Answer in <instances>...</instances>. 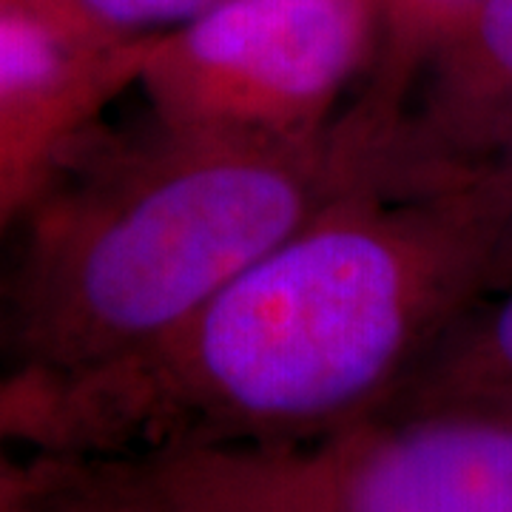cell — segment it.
<instances>
[{
  "instance_id": "1",
  "label": "cell",
  "mask_w": 512,
  "mask_h": 512,
  "mask_svg": "<svg viewBox=\"0 0 512 512\" xmlns=\"http://www.w3.org/2000/svg\"><path fill=\"white\" fill-rule=\"evenodd\" d=\"M490 254L470 180L356 185L154 348L55 399V453L305 439L384 413L487 293Z\"/></svg>"
},
{
  "instance_id": "2",
  "label": "cell",
  "mask_w": 512,
  "mask_h": 512,
  "mask_svg": "<svg viewBox=\"0 0 512 512\" xmlns=\"http://www.w3.org/2000/svg\"><path fill=\"white\" fill-rule=\"evenodd\" d=\"M387 137L365 97L299 140L154 114L128 131L86 126L0 245V376L55 404L137 359L330 202L379 180Z\"/></svg>"
},
{
  "instance_id": "3",
  "label": "cell",
  "mask_w": 512,
  "mask_h": 512,
  "mask_svg": "<svg viewBox=\"0 0 512 512\" xmlns=\"http://www.w3.org/2000/svg\"><path fill=\"white\" fill-rule=\"evenodd\" d=\"M137 512H512V413H376L319 436L89 458Z\"/></svg>"
},
{
  "instance_id": "4",
  "label": "cell",
  "mask_w": 512,
  "mask_h": 512,
  "mask_svg": "<svg viewBox=\"0 0 512 512\" xmlns=\"http://www.w3.org/2000/svg\"><path fill=\"white\" fill-rule=\"evenodd\" d=\"M379 46V0H225L148 37L134 86L168 126L299 140L365 92Z\"/></svg>"
},
{
  "instance_id": "5",
  "label": "cell",
  "mask_w": 512,
  "mask_h": 512,
  "mask_svg": "<svg viewBox=\"0 0 512 512\" xmlns=\"http://www.w3.org/2000/svg\"><path fill=\"white\" fill-rule=\"evenodd\" d=\"M512 140V0H478L404 94L384 183L439 188L490 165Z\"/></svg>"
},
{
  "instance_id": "6",
  "label": "cell",
  "mask_w": 512,
  "mask_h": 512,
  "mask_svg": "<svg viewBox=\"0 0 512 512\" xmlns=\"http://www.w3.org/2000/svg\"><path fill=\"white\" fill-rule=\"evenodd\" d=\"M146 40L106 46L0 9V128L69 111L103 114L137 83Z\"/></svg>"
},
{
  "instance_id": "7",
  "label": "cell",
  "mask_w": 512,
  "mask_h": 512,
  "mask_svg": "<svg viewBox=\"0 0 512 512\" xmlns=\"http://www.w3.org/2000/svg\"><path fill=\"white\" fill-rule=\"evenodd\" d=\"M512 413V282L481 296L427 350L384 413Z\"/></svg>"
},
{
  "instance_id": "8",
  "label": "cell",
  "mask_w": 512,
  "mask_h": 512,
  "mask_svg": "<svg viewBox=\"0 0 512 512\" xmlns=\"http://www.w3.org/2000/svg\"><path fill=\"white\" fill-rule=\"evenodd\" d=\"M476 3L478 0H379L382 46L362 94L387 111L393 123L404 94L427 57L473 12Z\"/></svg>"
},
{
  "instance_id": "9",
  "label": "cell",
  "mask_w": 512,
  "mask_h": 512,
  "mask_svg": "<svg viewBox=\"0 0 512 512\" xmlns=\"http://www.w3.org/2000/svg\"><path fill=\"white\" fill-rule=\"evenodd\" d=\"M0 512H137L97 478L86 458L49 456L18 464L0 481Z\"/></svg>"
},
{
  "instance_id": "10",
  "label": "cell",
  "mask_w": 512,
  "mask_h": 512,
  "mask_svg": "<svg viewBox=\"0 0 512 512\" xmlns=\"http://www.w3.org/2000/svg\"><path fill=\"white\" fill-rule=\"evenodd\" d=\"M69 140L57 128L0 131V245Z\"/></svg>"
},
{
  "instance_id": "11",
  "label": "cell",
  "mask_w": 512,
  "mask_h": 512,
  "mask_svg": "<svg viewBox=\"0 0 512 512\" xmlns=\"http://www.w3.org/2000/svg\"><path fill=\"white\" fill-rule=\"evenodd\" d=\"M225 0H74L80 18L109 43L174 32Z\"/></svg>"
},
{
  "instance_id": "12",
  "label": "cell",
  "mask_w": 512,
  "mask_h": 512,
  "mask_svg": "<svg viewBox=\"0 0 512 512\" xmlns=\"http://www.w3.org/2000/svg\"><path fill=\"white\" fill-rule=\"evenodd\" d=\"M467 180L481 191L493 222V254L487 282V293H493L512 282V140L493 163L470 174Z\"/></svg>"
},
{
  "instance_id": "13",
  "label": "cell",
  "mask_w": 512,
  "mask_h": 512,
  "mask_svg": "<svg viewBox=\"0 0 512 512\" xmlns=\"http://www.w3.org/2000/svg\"><path fill=\"white\" fill-rule=\"evenodd\" d=\"M49 396L26 379L0 376V447L46 450L55 430Z\"/></svg>"
},
{
  "instance_id": "14",
  "label": "cell",
  "mask_w": 512,
  "mask_h": 512,
  "mask_svg": "<svg viewBox=\"0 0 512 512\" xmlns=\"http://www.w3.org/2000/svg\"><path fill=\"white\" fill-rule=\"evenodd\" d=\"M0 9L3 12H23V15H35V18L49 20L60 29L72 32V35L83 37V40H92V43H106L100 35H94L92 29L86 26V20L80 18L74 0H0Z\"/></svg>"
}]
</instances>
